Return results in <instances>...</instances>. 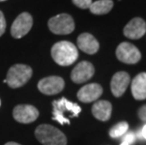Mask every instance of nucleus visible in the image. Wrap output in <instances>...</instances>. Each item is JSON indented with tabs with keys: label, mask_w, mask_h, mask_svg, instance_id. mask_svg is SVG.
<instances>
[{
	"label": "nucleus",
	"mask_w": 146,
	"mask_h": 145,
	"mask_svg": "<svg viewBox=\"0 0 146 145\" xmlns=\"http://www.w3.org/2000/svg\"><path fill=\"white\" fill-rule=\"evenodd\" d=\"M53 105V120L60 124H70V118L77 117L81 112V107L76 103L69 101L66 98H60L52 103Z\"/></svg>",
	"instance_id": "1"
},
{
	"label": "nucleus",
	"mask_w": 146,
	"mask_h": 145,
	"mask_svg": "<svg viewBox=\"0 0 146 145\" xmlns=\"http://www.w3.org/2000/svg\"><path fill=\"white\" fill-rule=\"evenodd\" d=\"M51 56L56 63L60 66H69L77 60L78 51L74 44L67 41H61L53 45Z\"/></svg>",
	"instance_id": "2"
},
{
	"label": "nucleus",
	"mask_w": 146,
	"mask_h": 145,
	"mask_svg": "<svg viewBox=\"0 0 146 145\" xmlns=\"http://www.w3.org/2000/svg\"><path fill=\"white\" fill-rule=\"evenodd\" d=\"M35 137L42 145H66L67 138L60 130L50 124H41L36 128Z\"/></svg>",
	"instance_id": "3"
},
{
	"label": "nucleus",
	"mask_w": 146,
	"mask_h": 145,
	"mask_svg": "<svg viewBox=\"0 0 146 145\" xmlns=\"http://www.w3.org/2000/svg\"><path fill=\"white\" fill-rule=\"evenodd\" d=\"M32 75V69L25 64H15L10 68L6 78V83L12 89L24 86Z\"/></svg>",
	"instance_id": "4"
},
{
	"label": "nucleus",
	"mask_w": 146,
	"mask_h": 145,
	"mask_svg": "<svg viewBox=\"0 0 146 145\" xmlns=\"http://www.w3.org/2000/svg\"><path fill=\"white\" fill-rule=\"evenodd\" d=\"M49 29L58 35H67L74 30V22L72 16L67 13L58 14L48 22Z\"/></svg>",
	"instance_id": "5"
},
{
	"label": "nucleus",
	"mask_w": 146,
	"mask_h": 145,
	"mask_svg": "<svg viewBox=\"0 0 146 145\" xmlns=\"http://www.w3.org/2000/svg\"><path fill=\"white\" fill-rule=\"evenodd\" d=\"M116 57L120 61L126 64L138 63L141 58V54L134 44L123 42L118 45Z\"/></svg>",
	"instance_id": "6"
},
{
	"label": "nucleus",
	"mask_w": 146,
	"mask_h": 145,
	"mask_svg": "<svg viewBox=\"0 0 146 145\" xmlns=\"http://www.w3.org/2000/svg\"><path fill=\"white\" fill-rule=\"evenodd\" d=\"M33 24L32 16L27 12H23L19 14L14 22L12 23L11 33L13 38L20 39L25 35H27L31 29Z\"/></svg>",
	"instance_id": "7"
},
{
	"label": "nucleus",
	"mask_w": 146,
	"mask_h": 145,
	"mask_svg": "<svg viewBox=\"0 0 146 145\" xmlns=\"http://www.w3.org/2000/svg\"><path fill=\"white\" fill-rule=\"evenodd\" d=\"M65 82L60 76H48L41 79L38 83L39 91L43 94L54 95L62 91Z\"/></svg>",
	"instance_id": "8"
},
{
	"label": "nucleus",
	"mask_w": 146,
	"mask_h": 145,
	"mask_svg": "<svg viewBox=\"0 0 146 145\" xmlns=\"http://www.w3.org/2000/svg\"><path fill=\"white\" fill-rule=\"evenodd\" d=\"M94 75V67L89 61H81L73 69L71 79L76 84H81L91 79Z\"/></svg>",
	"instance_id": "9"
},
{
	"label": "nucleus",
	"mask_w": 146,
	"mask_h": 145,
	"mask_svg": "<svg viewBox=\"0 0 146 145\" xmlns=\"http://www.w3.org/2000/svg\"><path fill=\"white\" fill-rule=\"evenodd\" d=\"M38 117V109L30 105H19L13 109V118L18 122L30 123L36 121Z\"/></svg>",
	"instance_id": "10"
},
{
	"label": "nucleus",
	"mask_w": 146,
	"mask_h": 145,
	"mask_svg": "<svg viewBox=\"0 0 146 145\" xmlns=\"http://www.w3.org/2000/svg\"><path fill=\"white\" fill-rule=\"evenodd\" d=\"M146 33V23L141 17H135L129 21L123 28V34L126 38L139 40Z\"/></svg>",
	"instance_id": "11"
},
{
	"label": "nucleus",
	"mask_w": 146,
	"mask_h": 145,
	"mask_svg": "<svg viewBox=\"0 0 146 145\" xmlns=\"http://www.w3.org/2000/svg\"><path fill=\"white\" fill-rule=\"evenodd\" d=\"M103 93V88L97 83L83 86L77 92V98L83 103H91L97 100Z\"/></svg>",
	"instance_id": "12"
},
{
	"label": "nucleus",
	"mask_w": 146,
	"mask_h": 145,
	"mask_svg": "<svg viewBox=\"0 0 146 145\" xmlns=\"http://www.w3.org/2000/svg\"><path fill=\"white\" fill-rule=\"evenodd\" d=\"M130 82V76L126 72H118L112 76L110 82L111 92L115 97H121L125 93Z\"/></svg>",
	"instance_id": "13"
},
{
	"label": "nucleus",
	"mask_w": 146,
	"mask_h": 145,
	"mask_svg": "<svg viewBox=\"0 0 146 145\" xmlns=\"http://www.w3.org/2000/svg\"><path fill=\"white\" fill-rule=\"evenodd\" d=\"M77 46L87 54L94 55L99 50V42L92 34L82 33L77 38Z\"/></svg>",
	"instance_id": "14"
},
{
	"label": "nucleus",
	"mask_w": 146,
	"mask_h": 145,
	"mask_svg": "<svg viewBox=\"0 0 146 145\" xmlns=\"http://www.w3.org/2000/svg\"><path fill=\"white\" fill-rule=\"evenodd\" d=\"M92 115L99 121L107 122L110 119L112 112V105L110 102L106 100H100L95 102L92 107Z\"/></svg>",
	"instance_id": "15"
},
{
	"label": "nucleus",
	"mask_w": 146,
	"mask_h": 145,
	"mask_svg": "<svg viewBox=\"0 0 146 145\" xmlns=\"http://www.w3.org/2000/svg\"><path fill=\"white\" fill-rule=\"evenodd\" d=\"M131 91L136 100L146 99V73L136 75L131 83Z\"/></svg>",
	"instance_id": "16"
},
{
	"label": "nucleus",
	"mask_w": 146,
	"mask_h": 145,
	"mask_svg": "<svg viewBox=\"0 0 146 145\" xmlns=\"http://www.w3.org/2000/svg\"><path fill=\"white\" fill-rule=\"evenodd\" d=\"M113 8L112 0H97L95 2H92L90 11L92 13L96 15H102L108 13Z\"/></svg>",
	"instance_id": "17"
},
{
	"label": "nucleus",
	"mask_w": 146,
	"mask_h": 145,
	"mask_svg": "<svg viewBox=\"0 0 146 145\" xmlns=\"http://www.w3.org/2000/svg\"><path fill=\"white\" fill-rule=\"evenodd\" d=\"M129 125L126 122H120L117 124H115L112 128L110 130V138H117L123 137L128 131Z\"/></svg>",
	"instance_id": "18"
},
{
	"label": "nucleus",
	"mask_w": 146,
	"mask_h": 145,
	"mask_svg": "<svg viewBox=\"0 0 146 145\" xmlns=\"http://www.w3.org/2000/svg\"><path fill=\"white\" fill-rule=\"evenodd\" d=\"M136 140V135L133 132H128L123 136L120 145H132Z\"/></svg>",
	"instance_id": "19"
},
{
	"label": "nucleus",
	"mask_w": 146,
	"mask_h": 145,
	"mask_svg": "<svg viewBox=\"0 0 146 145\" xmlns=\"http://www.w3.org/2000/svg\"><path fill=\"white\" fill-rule=\"evenodd\" d=\"M73 3L76 7L82 9V10H86V9H90L92 0H73Z\"/></svg>",
	"instance_id": "20"
},
{
	"label": "nucleus",
	"mask_w": 146,
	"mask_h": 145,
	"mask_svg": "<svg viewBox=\"0 0 146 145\" xmlns=\"http://www.w3.org/2000/svg\"><path fill=\"white\" fill-rule=\"evenodd\" d=\"M138 116H139V118L141 119V121L146 122V105L142 106L141 109H139Z\"/></svg>",
	"instance_id": "21"
},
{
	"label": "nucleus",
	"mask_w": 146,
	"mask_h": 145,
	"mask_svg": "<svg viewBox=\"0 0 146 145\" xmlns=\"http://www.w3.org/2000/svg\"><path fill=\"white\" fill-rule=\"evenodd\" d=\"M5 29H6V20L2 11H0V36L3 35V33L5 32Z\"/></svg>",
	"instance_id": "22"
},
{
	"label": "nucleus",
	"mask_w": 146,
	"mask_h": 145,
	"mask_svg": "<svg viewBox=\"0 0 146 145\" xmlns=\"http://www.w3.org/2000/svg\"><path fill=\"white\" fill-rule=\"evenodd\" d=\"M141 138H145V140H146V124L141 128Z\"/></svg>",
	"instance_id": "23"
},
{
	"label": "nucleus",
	"mask_w": 146,
	"mask_h": 145,
	"mask_svg": "<svg viewBox=\"0 0 146 145\" xmlns=\"http://www.w3.org/2000/svg\"><path fill=\"white\" fill-rule=\"evenodd\" d=\"M5 145H20V144H18L16 142H8V143H6Z\"/></svg>",
	"instance_id": "24"
},
{
	"label": "nucleus",
	"mask_w": 146,
	"mask_h": 145,
	"mask_svg": "<svg viewBox=\"0 0 146 145\" xmlns=\"http://www.w3.org/2000/svg\"><path fill=\"white\" fill-rule=\"evenodd\" d=\"M2 1H6V0H0V2H2Z\"/></svg>",
	"instance_id": "25"
},
{
	"label": "nucleus",
	"mask_w": 146,
	"mask_h": 145,
	"mask_svg": "<svg viewBox=\"0 0 146 145\" xmlns=\"http://www.w3.org/2000/svg\"><path fill=\"white\" fill-rule=\"evenodd\" d=\"M0 106H1V100H0Z\"/></svg>",
	"instance_id": "26"
}]
</instances>
